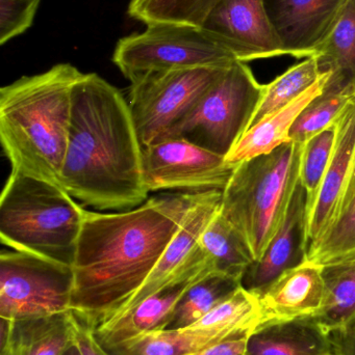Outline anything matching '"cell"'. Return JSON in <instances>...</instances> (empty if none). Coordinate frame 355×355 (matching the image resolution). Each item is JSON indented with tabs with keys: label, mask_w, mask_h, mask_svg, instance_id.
<instances>
[{
	"label": "cell",
	"mask_w": 355,
	"mask_h": 355,
	"mask_svg": "<svg viewBox=\"0 0 355 355\" xmlns=\"http://www.w3.org/2000/svg\"><path fill=\"white\" fill-rule=\"evenodd\" d=\"M199 192L148 198L117 213L85 211L72 265L71 310L96 329L118 316L143 287Z\"/></svg>",
	"instance_id": "cell-1"
},
{
	"label": "cell",
	"mask_w": 355,
	"mask_h": 355,
	"mask_svg": "<svg viewBox=\"0 0 355 355\" xmlns=\"http://www.w3.org/2000/svg\"><path fill=\"white\" fill-rule=\"evenodd\" d=\"M142 152L123 94L96 73L81 75L73 89L60 186L98 210L135 208L149 194Z\"/></svg>",
	"instance_id": "cell-2"
},
{
	"label": "cell",
	"mask_w": 355,
	"mask_h": 355,
	"mask_svg": "<svg viewBox=\"0 0 355 355\" xmlns=\"http://www.w3.org/2000/svg\"><path fill=\"white\" fill-rule=\"evenodd\" d=\"M83 74L58 64L0 89V141L13 173L60 184L73 89Z\"/></svg>",
	"instance_id": "cell-3"
},
{
	"label": "cell",
	"mask_w": 355,
	"mask_h": 355,
	"mask_svg": "<svg viewBox=\"0 0 355 355\" xmlns=\"http://www.w3.org/2000/svg\"><path fill=\"white\" fill-rule=\"evenodd\" d=\"M85 211L60 184L10 172L0 198V239L72 267Z\"/></svg>",
	"instance_id": "cell-4"
},
{
	"label": "cell",
	"mask_w": 355,
	"mask_h": 355,
	"mask_svg": "<svg viewBox=\"0 0 355 355\" xmlns=\"http://www.w3.org/2000/svg\"><path fill=\"white\" fill-rule=\"evenodd\" d=\"M302 147L291 141L240 162L223 189L221 214L243 238L254 262L285 220L299 182Z\"/></svg>",
	"instance_id": "cell-5"
},
{
	"label": "cell",
	"mask_w": 355,
	"mask_h": 355,
	"mask_svg": "<svg viewBox=\"0 0 355 355\" xmlns=\"http://www.w3.org/2000/svg\"><path fill=\"white\" fill-rule=\"evenodd\" d=\"M263 87L246 62L236 60L165 139H187L226 157L247 131Z\"/></svg>",
	"instance_id": "cell-6"
},
{
	"label": "cell",
	"mask_w": 355,
	"mask_h": 355,
	"mask_svg": "<svg viewBox=\"0 0 355 355\" xmlns=\"http://www.w3.org/2000/svg\"><path fill=\"white\" fill-rule=\"evenodd\" d=\"M112 60L131 83L148 73L229 67L237 60L202 27L154 23L119 40Z\"/></svg>",
	"instance_id": "cell-7"
},
{
	"label": "cell",
	"mask_w": 355,
	"mask_h": 355,
	"mask_svg": "<svg viewBox=\"0 0 355 355\" xmlns=\"http://www.w3.org/2000/svg\"><path fill=\"white\" fill-rule=\"evenodd\" d=\"M227 68L176 69L148 73L131 81L129 104L142 147L164 139Z\"/></svg>",
	"instance_id": "cell-8"
},
{
	"label": "cell",
	"mask_w": 355,
	"mask_h": 355,
	"mask_svg": "<svg viewBox=\"0 0 355 355\" xmlns=\"http://www.w3.org/2000/svg\"><path fill=\"white\" fill-rule=\"evenodd\" d=\"M72 267L28 252L0 254V317L44 318L71 312Z\"/></svg>",
	"instance_id": "cell-9"
},
{
	"label": "cell",
	"mask_w": 355,
	"mask_h": 355,
	"mask_svg": "<svg viewBox=\"0 0 355 355\" xmlns=\"http://www.w3.org/2000/svg\"><path fill=\"white\" fill-rule=\"evenodd\" d=\"M144 183L148 192L223 190L237 164L183 139H165L143 147Z\"/></svg>",
	"instance_id": "cell-10"
},
{
	"label": "cell",
	"mask_w": 355,
	"mask_h": 355,
	"mask_svg": "<svg viewBox=\"0 0 355 355\" xmlns=\"http://www.w3.org/2000/svg\"><path fill=\"white\" fill-rule=\"evenodd\" d=\"M202 28L242 62L287 55L264 0H224Z\"/></svg>",
	"instance_id": "cell-11"
},
{
	"label": "cell",
	"mask_w": 355,
	"mask_h": 355,
	"mask_svg": "<svg viewBox=\"0 0 355 355\" xmlns=\"http://www.w3.org/2000/svg\"><path fill=\"white\" fill-rule=\"evenodd\" d=\"M222 191L214 189L199 192L183 225L171 240L143 287L115 318L126 314L146 298L154 295L198 265L210 262L206 252L200 248L199 241L208 223L220 211Z\"/></svg>",
	"instance_id": "cell-12"
},
{
	"label": "cell",
	"mask_w": 355,
	"mask_h": 355,
	"mask_svg": "<svg viewBox=\"0 0 355 355\" xmlns=\"http://www.w3.org/2000/svg\"><path fill=\"white\" fill-rule=\"evenodd\" d=\"M336 139L327 173L308 209L310 245L318 242L335 223L355 174V97L335 122ZM310 248V246H308Z\"/></svg>",
	"instance_id": "cell-13"
},
{
	"label": "cell",
	"mask_w": 355,
	"mask_h": 355,
	"mask_svg": "<svg viewBox=\"0 0 355 355\" xmlns=\"http://www.w3.org/2000/svg\"><path fill=\"white\" fill-rule=\"evenodd\" d=\"M346 0H264L287 55L312 58L331 31Z\"/></svg>",
	"instance_id": "cell-14"
},
{
	"label": "cell",
	"mask_w": 355,
	"mask_h": 355,
	"mask_svg": "<svg viewBox=\"0 0 355 355\" xmlns=\"http://www.w3.org/2000/svg\"><path fill=\"white\" fill-rule=\"evenodd\" d=\"M213 272L216 271L210 262H206L177 277L126 314L94 329L98 342L106 350H110L142 334L167 329L174 309L185 292L196 282Z\"/></svg>",
	"instance_id": "cell-15"
},
{
	"label": "cell",
	"mask_w": 355,
	"mask_h": 355,
	"mask_svg": "<svg viewBox=\"0 0 355 355\" xmlns=\"http://www.w3.org/2000/svg\"><path fill=\"white\" fill-rule=\"evenodd\" d=\"M308 246V198L299 181L279 233L262 258L247 269L242 286L252 293H260L281 273L306 261Z\"/></svg>",
	"instance_id": "cell-16"
},
{
	"label": "cell",
	"mask_w": 355,
	"mask_h": 355,
	"mask_svg": "<svg viewBox=\"0 0 355 355\" xmlns=\"http://www.w3.org/2000/svg\"><path fill=\"white\" fill-rule=\"evenodd\" d=\"M256 295L262 314L261 325L314 318L324 302L323 266L304 261L281 273Z\"/></svg>",
	"instance_id": "cell-17"
},
{
	"label": "cell",
	"mask_w": 355,
	"mask_h": 355,
	"mask_svg": "<svg viewBox=\"0 0 355 355\" xmlns=\"http://www.w3.org/2000/svg\"><path fill=\"white\" fill-rule=\"evenodd\" d=\"M76 345V317L71 312L44 318H1L0 355H64Z\"/></svg>",
	"instance_id": "cell-18"
},
{
	"label": "cell",
	"mask_w": 355,
	"mask_h": 355,
	"mask_svg": "<svg viewBox=\"0 0 355 355\" xmlns=\"http://www.w3.org/2000/svg\"><path fill=\"white\" fill-rule=\"evenodd\" d=\"M331 77L329 71L323 73L316 83L291 103L268 114L250 127L225 160L229 164H238L256 156L270 153L283 144L291 143L290 133L292 127L304 108L325 91Z\"/></svg>",
	"instance_id": "cell-19"
},
{
	"label": "cell",
	"mask_w": 355,
	"mask_h": 355,
	"mask_svg": "<svg viewBox=\"0 0 355 355\" xmlns=\"http://www.w3.org/2000/svg\"><path fill=\"white\" fill-rule=\"evenodd\" d=\"M245 355H333V340L311 318L269 323L250 334Z\"/></svg>",
	"instance_id": "cell-20"
},
{
	"label": "cell",
	"mask_w": 355,
	"mask_h": 355,
	"mask_svg": "<svg viewBox=\"0 0 355 355\" xmlns=\"http://www.w3.org/2000/svg\"><path fill=\"white\" fill-rule=\"evenodd\" d=\"M322 72L329 71V85L355 89V0H346L335 24L315 48Z\"/></svg>",
	"instance_id": "cell-21"
},
{
	"label": "cell",
	"mask_w": 355,
	"mask_h": 355,
	"mask_svg": "<svg viewBox=\"0 0 355 355\" xmlns=\"http://www.w3.org/2000/svg\"><path fill=\"white\" fill-rule=\"evenodd\" d=\"M325 298L313 320L331 335L355 318V254L323 265Z\"/></svg>",
	"instance_id": "cell-22"
},
{
	"label": "cell",
	"mask_w": 355,
	"mask_h": 355,
	"mask_svg": "<svg viewBox=\"0 0 355 355\" xmlns=\"http://www.w3.org/2000/svg\"><path fill=\"white\" fill-rule=\"evenodd\" d=\"M199 245L216 272L241 282L254 262L243 238L220 211L208 223L200 238Z\"/></svg>",
	"instance_id": "cell-23"
},
{
	"label": "cell",
	"mask_w": 355,
	"mask_h": 355,
	"mask_svg": "<svg viewBox=\"0 0 355 355\" xmlns=\"http://www.w3.org/2000/svg\"><path fill=\"white\" fill-rule=\"evenodd\" d=\"M224 340L208 331L158 329L142 334L108 352L112 355H194Z\"/></svg>",
	"instance_id": "cell-24"
},
{
	"label": "cell",
	"mask_w": 355,
	"mask_h": 355,
	"mask_svg": "<svg viewBox=\"0 0 355 355\" xmlns=\"http://www.w3.org/2000/svg\"><path fill=\"white\" fill-rule=\"evenodd\" d=\"M323 73L318 58L312 56L293 64L274 80L264 85L248 129L302 95L319 80Z\"/></svg>",
	"instance_id": "cell-25"
},
{
	"label": "cell",
	"mask_w": 355,
	"mask_h": 355,
	"mask_svg": "<svg viewBox=\"0 0 355 355\" xmlns=\"http://www.w3.org/2000/svg\"><path fill=\"white\" fill-rule=\"evenodd\" d=\"M242 286V282L213 272L196 282L174 309L167 329H181L197 322Z\"/></svg>",
	"instance_id": "cell-26"
},
{
	"label": "cell",
	"mask_w": 355,
	"mask_h": 355,
	"mask_svg": "<svg viewBox=\"0 0 355 355\" xmlns=\"http://www.w3.org/2000/svg\"><path fill=\"white\" fill-rule=\"evenodd\" d=\"M224 0H131L127 14L147 25L154 23L202 27Z\"/></svg>",
	"instance_id": "cell-27"
},
{
	"label": "cell",
	"mask_w": 355,
	"mask_h": 355,
	"mask_svg": "<svg viewBox=\"0 0 355 355\" xmlns=\"http://www.w3.org/2000/svg\"><path fill=\"white\" fill-rule=\"evenodd\" d=\"M355 254V174L329 231L308 248L306 260L327 265Z\"/></svg>",
	"instance_id": "cell-28"
},
{
	"label": "cell",
	"mask_w": 355,
	"mask_h": 355,
	"mask_svg": "<svg viewBox=\"0 0 355 355\" xmlns=\"http://www.w3.org/2000/svg\"><path fill=\"white\" fill-rule=\"evenodd\" d=\"M355 97V89H339L327 83V89L313 100L292 127V141L304 145L308 139L335 124L342 110Z\"/></svg>",
	"instance_id": "cell-29"
},
{
	"label": "cell",
	"mask_w": 355,
	"mask_h": 355,
	"mask_svg": "<svg viewBox=\"0 0 355 355\" xmlns=\"http://www.w3.org/2000/svg\"><path fill=\"white\" fill-rule=\"evenodd\" d=\"M335 124L308 139L302 147L300 157L299 181L308 198V209L317 196L323 178L327 173L333 146H335Z\"/></svg>",
	"instance_id": "cell-30"
},
{
	"label": "cell",
	"mask_w": 355,
	"mask_h": 355,
	"mask_svg": "<svg viewBox=\"0 0 355 355\" xmlns=\"http://www.w3.org/2000/svg\"><path fill=\"white\" fill-rule=\"evenodd\" d=\"M41 0H0V45L33 25Z\"/></svg>",
	"instance_id": "cell-31"
},
{
	"label": "cell",
	"mask_w": 355,
	"mask_h": 355,
	"mask_svg": "<svg viewBox=\"0 0 355 355\" xmlns=\"http://www.w3.org/2000/svg\"><path fill=\"white\" fill-rule=\"evenodd\" d=\"M76 345L81 355H112L98 342L94 329L76 319Z\"/></svg>",
	"instance_id": "cell-32"
},
{
	"label": "cell",
	"mask_w": 355,
	"mask_h": 355,
	"mask_svg": "<svg viewBox=\"0 0 355 355\" xmlns=\"http://www.w3.org/2000/svg\"><path fill=\"white\" fill-rule=\"evenodd\" d=\"M333 355H355V318L346 327L331 334Z\"/></svg>",
	"instance_id": "cell-33"
},
{
	"label": "cell",
	"mask_w": 355,
	"mask_h": 355,
	"mask_svg": "<svg viewBox=\"0 0 355 355\" xmlns=\"http://www.w3.org/2000/svg\"><path fill=\"white\" fill-rule=\"evenodd\" d=\"M248 337L249 335L231 338L194 355H245Z\"/></svg>",
	"instance_id": "cell-34"
},
{
	"label": "cell",
	"mask_w": 355,
	"mask_h": 355,
	"mask_svg": "<svg viewBox=\"0 0 355 355\" xmlns=\"http://www.w3.org/2000/svg\"><path fill=\"white\" fill-rule=\"evenodd\" d=\"M64 355H81V352H79L77 345H74L73 347H71L70 349H69L68 352H67Z\"/></svg>",
	"instance_id": "cell-35"
}]
</instances>
